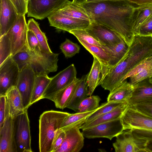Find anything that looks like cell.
Listing matches in <instances>:
<instances>
[{
	"label": "cell",
	"mask_w": 152,
	"mask_h": 152,
	"mask_svg": "<svg viewBox=\"0 0 152 152\" xmlns=\"http://www.w3.org/2000/svg\"><path fill=\"white\" fill-rule=\"evenodd\" d=\"M149 81L151 83H152V77L149 79Z\"/></svg>",
	"instance_id": "cell-51"
},
{
	"label": "cell",
	"mask_w": 152,
	"mask_h": 152,
	"mask_svg": "<svg viewBox=\"0 0 152 152\" xmlns=\"http://www.w3.org/2000/svg\"><path fill=\"white\" fill-rule=\"evenodd\" d=\"M93 62L89 73L87 75L86 84L88 96H91L96 88L100 85L101 77V66L99 60L93 56Z\"/></svg>",
	"instance_id": "cell-25"
},
{
	"label": "cell",
	"mask_w": 152,
	"mask_h": 152,
	"mask_svg": "<svg viewBox=\"0 0 152 152\" xmlns=\"http://www.w3.org/2000/svg\"><path fill=\"white\" fill-rule=\"evenodd\" d=\"M70 113L54 110L44 112L39 120V149L40 152H52L53 141L57 131Z\"/></svg>",
	"instance_id": "cell-4"
},
{
	"label": "cell",
	"mask_w": 152,
	"mask_h": 152,
	"mask_svg": "<svg viewBox=\"0 0 152 152\" xmlns=\"http://www.w3.org/2000/svg\"><path fill=\"white\" fill-rule=\"evenodd\" d=\"M5 95L9 113L12 118H14L26 110L24 108L20 94L16 86L10 88Z\"/></svg>",
	"instance_id": "cell-22"
},
{
	"label": "cell",
	"mask_w": 152,
	"mask_h": 152,
	"mask_svg": "<svg viewBox=\"0 0 152 152\" xmlns=\"http://www.w3.org/2000/svg\"><path fill=\"white\" fill-rule=\"evenodd\" d=\"M86 78L87 75H84L80 78V80L67 108L76 112L80 103L88 97L86 84Z\"/></svg>",
	"instance_id": "cell-27"
},
{
	"label": "cell",
	"mask_w": 152,
	"mask_h": 152,
	"mask_svg": "<svg viewBox=\"0 0 152 152\" xmlns=\"http://www.w3.org/2000/svg\"><path fill=\"white\" fill-rule=\"evenodd\" d=\"M136 35L152 37V15L141 24Z\"/></svg>",
	"instance_id": "cell-41"
},
{
	"label": "cell",
	"mask_w": 152,
	"mask_h": 152,
	"mask_svg": "<svg viewBox=\"0 0 152 152\" xmlns=\"http://www.w3.org/2000/svg\"><path fill=\"white\" fill-rule=\"evenodd\" d=\"M47 18L50 26L69 32L74 29H87L91 24L90 21L74 18L58 11Z\"/></svg>",
	"instance_id": "cell-14"
},
{
	"label": "cell",
	"mask_w": 152,
	"mask_h": 152,
	"mask_svg": "<svg viewBox=\"0 0 152 152\" xmlns=\"http://www.w3.org/2000/svg\"><path fill=\"white\" fill-rule=\"evenodd\" d=\"M77 39L86 50L99 61L102 69L100 84L110 70L109 62L110 58L109 56L101 46L89 44L82 39Z\"/></svg>",
	"instance_id": "cell-20"
},
{
	"label": "cell",
	"mask_w": 152,
	"mask_h": 152,
	"mask_svg": "<svg viewBox=\"0 0 152 152\" xmlns=\"http://www.w3.org/2000/svg\"><path fill=\"white\" fill-rule=\"evenodd\" d=\"M128 106V103L126 102L111 112L99 116L92 121L84 123L79 126V128L83 130L102 123L120 118Z\"/></svg>",
	"instance_id": "cell-26"
},
{
	"label": "cell",
	"mask_w": 152,
	"mask_h": 152,
	"mask_svg": "<svg viewBox=\"0 0 152 152\" xmlns=\"http://www.w3.org/2000/svg\"><path fill=\"white\" fill-rule=\"evenodd\" d=\"M59 54L45 53L42 55H36L30 51L26 45L20 52L12 56L20 70L26 65L29 66L36 76L48 75L56 72Z\"/></svg>",
	"instance_id": "cell-3"
},
{
	"label": "cell",
	"mask_w": 152,
	"mask_h": 152,
	"mask_svg": "<svg viewBox=\"0 0 152 152\" xmlns=\"http://www.w3.org/2000/svg\"><path fill=\"white\" fill-rule=\"evenodd\" d=\"M101 47L109 57L110 70L115 66L121 61L129 48V46L123 40L113 46L101 45Z\"/></svg>",
	"instance_id": "cell-23"
},
{
	"label": "cell",
	"mask_w": 152,
	"mask_h": 152,
	"mask_svg": "<svg viewBox=\"0 0 152 152\" xmlns=\"http://www.w3.org/2000/svg\"><path fill=\"white\" fill-rule=\"evenodd\" d=\"M36 76L34 71L27 65L20 70L16 86L21 96L25 110H27L30 107Z\"/></svg>",
	"instance_id": "cell-11"
},
{
	"label": "cell",
	"mask_w": 152,
	"mask_h": 152,
	"mask_svg": "<svg viewBox=\"0 0 152 152\" xmlns=\"http://www.w3.org/2000/svg\"><path fill=\"white\" fill-rule=\"evenodd\" d=\"M152 77V66H150L135 75L130 77V82L133 86L145 80Z\"/></svg>",
	"instance_id": "cell-39"
},
{
	"label": "cell",
	"mask_w": 152,
	"mask_h": 152,
	"mask_svg": "<svg viewBox=\"0 0 152 152\" xmlns=\"http://www.w3.org/2000/svg\"><path fill=\"white\" fill-rule=\"evenodd\" d=\"M26 46L31 52L38 55H42L45 53L43 52L39 42L34 33L28 30L27 33Z\"/></svg>",
	"instance_id": "cell-34"
},
{
	"label": "cell",
	"mask_w": 152,
	"mask_h": 152,
	"mask_svg": "<svg viewBox=\"0 0 152 152\" xmlns=\"http://www.w3.org/2000/svg\"><path fill=\"white\" fill-rule=\"evenodd\" d=\"M87 29L101 45L113 46L123 40L114 31L96 23L91 22L90 25Z\"/></svg>",
	"instance_id": "cell-16"
},
{
	"label": "cell",
	"mask_w": 152,
	"mask_h": 152,
	"mask_svg": "<svg viewBox=\"0 0 152 152\" xmlns=\"http://www.w3.org/2000/svg\"><path fill=\"white\" fill-rule=\"evenodd\" d=\"M151 66H152V56L143 59L135 66L125 76L124 78V81L127 78L136 75L142 70Z\"/></svg>",
	"instance_id": "cell-38"
},
{
	"label": "cell",
	"mask_w": 152,
	"mask_h": 152,
	"mask_svg": "<svg viewBox=\"0 0 152 152\" xmlns=\"http://www.w3.org/2000/svg\"><path fill=\"white\" fill-rule=\"evenodd\" d=\"M84 136L88 139L105 138L111 140L124 130L120 118L83 129Z\"/></svg>",
	"instance_id": "cell-8"
},
{
	"label": "cell",
	"mask_w": 152,
	"mask_h": 152,
	"mask_svg": "<svg viewBox=\"0 0 152 152\" xmlns=\"http://www.w3.org/2000/svg\"><path fill=\"white\" fill-rule=\"evenodd\" d=\"M20 70L11 55L0 65V96L16 86Z\"/></svg>",
	"instance_id": "cell-10"
},
{
	"label": "cell",
	"mask_w": 152,
	"mask_h": 152,
	"mask_svg": "<svg viewBox=\"0 0 152 152\" xmlns=\"http://www.w3.org/2000/svg\"><path fill=\"white\" fill-rule=\"evenodd\" d=\"M69 33L74 35L77 39L83 40L91 44L101 46L100 43L87 29H74Z\"/></svg>",
	"instance_id": "cell-35"
},
{
	"label": "cell",
	"mask_w": 152,
	"mask_h": 152,
	"mask_svg": "<svg viewBox=\"0 0 152 152\" xmlns=\"http://www.w3.org/2000/svg\"><path fill=\"white\" fill-rule=\"evenodd\" d=\"M18 151L32 152L30 122L27 110L14 118Z\"/></svg>",
	"instance_id": "cell-6"
},
{
	"label": "cell",
	"mask_w": 152,
	"mask_h": 152,
	"mask_svg": "<svg viewBox=\"0 0 152 152\" xmlns=\"http://www.w3.org/2000/svg\"><path fill=\"white\" fill-rule=\"evenodd\" d=\"M113 146L116 152H147V141L137 138L131 130L123 131L116 137Z\"/></svg>",
	"instance_id": "cell-13"
},
{
	"label": "cell",
	"mask_w": 152,
	"mask_h": 152,
	"mask_svg": "<svg viewBox=\"0 0 152 152\" xmlns=\"http://www.w3.org/2000/svg\"><path fill=\"white\" fill-rule=\"evenodd\" d=\"M152 15V4L134 8L132 17V28L134 36L143 23Z\"/></svg>",
	"instance_id": "cell-28"
},
{
	"label": "cell",
	"mask_w": 152,
	"mask_h": 152,
	"mask_svg": "<svg viewBox=\"0 0 152 152\" xmlns=\"http://www.w3.org/2000/svg\"><path fill=\"white\" fill-rule=\"evenodd\" d=\"M57 11L74 18L90 21L89 17L84 9L80 4L72 1H69L64 6Z\"/></svg>",
	"instance_id": "cell-31"
},
{
	"label": "cell",
	"mask_w": 152,
	"mask_h": 152,
	"mask_svg": "<svg viewBox=\"0 0 152 152\" xmlns=\"http://www.w3.org/2000/svg\"><path fill=\"white\" fill-rule=\"evenodd\" d=\"M16 8L18 13L25 15L27 13L28 2L25 0H10Z\"/></svg>",
	"instance_id": "cell-46"
},
{
	"label": "cell",
	"mask_w": 152,
	"mask_h": 152,
	"mask_svg": "<svg viewBox=\"0 0 152 152\" xmlns=\"http://www.w3.org/2000/svg\"><path fill=\"white\" fill-rule=\"evenodd\" d=\"M27 2H28V1L29 0H25Z\"/></svg>",
	"instance_id": "cell-52"
},
{
	"label": "cell",
	"mask_w": 152,
	"mask_h": 152,
	"mask_svg": "<svg viewBox=\"0 0 152 152\" xmlns=\"http://www.w3.org/2000/svg\"><path fill=\"white\" fill-rule=\"evenodd\" d=\"M100 107V106L97 109L90 111L70 114L64 120L59 129L64 130L76 126H80L85 122L89 116L97 110Z\"/></svg>",
	"instance_id": "cell-30"
},
{
	"label": "cell",
	"mask_w": 152,
	"mask_h": 152,
	"mask_svg": "<svg viewBox=\"0 0 152 152\" xmlns=\"http://www.w3.org/2000/svg\"><path fill=\"white\" fill-rule=\"evenodd\" d=\"M86 0H73L72 1L78 4H80L85 2Z\"/></svg>",
	"instance_id": "cell-50"
},
{
	"label": "cell",
	"mask_w": 152,
	"mask_h": 152,
	"mask_svg": "<svg viewBox=\"0 0 152 152\" xmlns=\"http://www.w3.org/2000/svg\"><path fill=\"white\" fill-rule=\"evenodd\" d=\"M69 0H29L27 16L42 20L58 11Z\"/></svg>",
	"instance_id": "cell-5"
},
{
	"label": "cell",
	"mask_w": 152,
	"mask_h": 152,
	"mask_svg": "<svg viewBox=\"0 0 152 152\" xmlns=\"http://www.w3.org/2000/svg\"><path fill=\"white\" fill-rule=\"evenodd\" d=\"M65 137V132L62 130L58 129L56 132L52 147V152H56L62 143Z\"/></svg>",
	"instance_id": "cell-44"
},
{
	"label": "cell",
	"mask_w": 152,
	"mask_h": 152,
	"mask_svg": "<svg viewBox=\"0 0 152 152\" xmlns=\"http://www.w3.org/2000/svg\"><path fill=\"white\" fill-rule=\"evenodd\" d=\"M133 89V86L125 80L110 91L107 98V101L128 103L132 96Z\"/></svg>",
	"instance_id": "cell-24"
},
{
	"label": "cell",
	"mask_w": 152,
	"mask_h": 152,
	"mask_svg": "<svg viewBox=\"0 0 152 152\" xmlns=\"http://www.w3.org/2000/svg\"><path fill=\"white\" fill-rule=\"evenodd\" d=\"M147 141L146 145L147 152H152V140Z\"/></svg>",
	"instance_id": "cell-48"
},
{
	"label": "cell",
	"mask_w": 152,
	"mask_h": 152,
	"mask_svg": "<svg viewBox=\"0 0 152 152\" xmlns=\"http://www.w3.org/2000/svg\"><path fill=\"white\" fill-rule=\"evenodd\" d=\"M11 55L10 42L5 34L0 37V65Z\"/></svg>",
	"instance_id": "cell-36"
},
{
	"label": "cell",
	"mask_w": 152,
	"mask_h": 152,
	"mask_svg": "<svg viewBox=\"0 0 152 152\" xmlns=\"http://www.w3.org/2000/svg\"><path fill=\"white\" fill-rule=\"evenodd\" d=\"M9 111L5 95L0 96V128L4 124Z\"/></svg>",
	"instance_id": "cell-43"
},
{
	"label": "cell",
	"mask_w": 152,
	"mask_h": 152,
	"mask_svg": "<svg viewBox=\"0 0 152 152\" xmlns=\"http://www.w3.org/2000/svg\"><path fill=\"white\" fill-rule=\"evenodd\" d=\"M27 26L28 30H31L34 34L42 51L47 53L53 52L48 45L46 35L40 29L38 23L33 18H31L28 21Z\"/></svg>",
	"instance_id": "cell-32"
},
{
	"label": "cell",
	"mask_w": 152,
	"mask_h": 152,
	"mask_svg": "<svg viewBox=\"0 0 152 152\" xmlns=\"http://www.w3.org/2000/svg\"><path fill=\"white\" fill-rule=\"evenodd\" d=\"M77 73L75 66L72 64L52 77L42 99H49L57 92L77 79Z\"/></svg>",
	"instance_id": "cell-9"
},
{
	"label": "cell",
	"mask_w": 152,
	"mask_h": 152,
	"mask_svg": "<svg viewBox=\"0 0 152 152\" xmlns=\"http://www.w3.org/2000/svg\"><path fill=\"white\" fill-rule=\"evenodd\" d=\"M133 87L132 96L128 102V105L152 100V83L149 79L138 83Z\"/></svg>",
	"instance_id": "cell-19"
},
{
	"label": "cell",
	"mask_w": 152,
	"mask_h": 152,
	"mask_svg": "<svg viewBox=\"0 0 152 152\" xmlns=\"http://www.w3.org/2000/svg\"><path fill=\"white\" fill-rule=\"evenodd\" d=\"M152 56V37L134 36L121 61L110 69L100 85L105 90L111 91L124 81L126 74L143 59Z\"/></svg>",
	"instance_id": "cell-2"
},
{
	"label": "cell",
	"mask_w": 152,
	"mask_h": 152,
	"mask_svg": "<svg viewBox=\"0 0 152 152\" xmlns=\"http://www.w3.org/2000/svg\"><path fill=\"white\" fill-rule=\"evenodd\" d=\"M19 15L10 0H0V37L6 34Z\"/></svg>",
	"instance_id": "cell-17"
},
{
	"label": "cell",
	"mask_w": 152,
	"mask_h": 152,
	"mask_svg": "<svg viewBox=\"0 0 152 152\" xmlns=\"http://www.w3.org/2000/svg\"><path fill=\"white\" fill-rule=\"evenodd\" d=\"M65 138L56 152H78L84 145V136L80 131L79 126H76L64 130Z\"/></svg>",
	"instance_id": "cell-18"
},
{
	"label": "cell",
	"mask_w": 152,
	"mask_h": 152,
	"mask_svg": "<svg viewBox=\"0 0 152 152\" xmlns=\"http://www.w3.org/2000/svg\"><path fill=\"white\" fill-rule=\"evenodd\" d=\"M60 48L66 58H71L79 53L80 46L77 44L66 39L60 46Z\"/></svg>",
	"instance_id": "cell-37"
},
{
	"label": "cell",
	"mask_w": 152,
	"mask_h": 152,
	"mask_svg": "<svg viewBox=\"0 0 152 152\" xmlns=\"http://www.w3.org/2000/svg\"><path fill=\"white\" fill-rule=\"evenodd\" d=\"M80 78H78L56 93L49 100L53 102L56 107L63 110L67 108Z\"/></svg>",
	"instance_id": "cell-21"
},
{
	"label": "cell",
	"mask_w": 152,
	"mask_h": 152,
	"mask_svg": "<svg viewBox=\"0 0 152 152\" xmlns=\"http://www.w3.org/2000/svg\"><path fill=\"white\" fill-rule=\"evenodd\" d=\"M131 130L133 134L137 138L146 141L152 140V131L138 129Z\"/></svg>",
	"instance_id": "cell-45"
},
{
	"label": "cell",
	"mask_w": 152,
	"mask_h": 152,
	"mask_svg": "<svg viewBox=\"0 0 152 152\" xmlns=\"http://www.w3.org/2000/svg\"><path fill=\"white\" fill-rule=\"evenodd\" d=\"M101 99L98 96H91L90 99L85 106L77 113H82L90 111L97 109L99 106Z\"/></svg>",
	"instance_id": "cell-42"
},
{
	"label": "cell",
	"mask_w": 152,
	"mask_h": 152,
	"mask_svg": "<svg viewBox=\"0 0 152 152\" xmlns=\"http://www.w3.org/2000/svg\"><path fill=\"white\" fill-rule=\"evenodd\" d=\"M135 7L152 4V0H125Z\"/></svg>",
	"instance_id": "cell-47"
},
{
	"label": "cell",
	"mask_w": 152,
	"mask_h": 152,
	"mask_svg": "<svg viewBox=\"0 0 152 152\" xmlns=\"http://www.w3.org/2000/svg\"><path fill=\"white\" fill-rule=\"evenodd\" d=\"M118 0H86L85 2H98L105 1H115Z\"/></svg>",
	"instance_id": "cell-49"
},
{
	"label": "cell",
	"mask_w": 152,
	"mask_h": 152,
	"mask_svg": "<svg viewBox=\"0 0 152 152\" xmlns=\"http://www.w3.org/2000/svg\"><path fill=\"white\" fill-rule=\"evenodd\" d=\"M15 138V119L7 112L0 128V152H18Z\"/></svg>",
	"instance_id": "cell-15"
},
{
	"label": "cell",
	"mask_w": 152,
	"mask_h": 152,
	"mask_svg": "<svg viewBox=\"0 0 152 152\" xmlns=\"http://www.w3.org/2000/svg\"><path fill=\"white\" fill-rule=\"evenodd\" d=\"M28 30L25 15H20L16 22L6 34L10 42L12 56L20 52L26 45Z\"/></svg>",
	"instance_id": "cell-12"
},
{
	"label": "cell",
	"mask_w": 152,
	"mask_h": 152,
	"mask_svg": "<svg viewBox=\"0 0 152 152\" xmlns=\"http://www.w3.org/2000/svg\"><path fill=\"white\" fill-rule=\"evenodd\" d=\"M126 102L107 101L102 104L97 110L89 116L84 123L92 121L99 116L111 112Z\"/></svg>",
	"instance_id": "cell-33"
},
{
	"label": "cell",
	"mask_w": 152,
	"mask_h": 152,
	"mask_svg": "<svg viewBox=\"0 0 152 152\" xmlns=\"http://www.w3.org/2000/svg\"><path fill=\"white\" fill-rule=\"evenodd\" d=\"M120 119L124 130L138 129L152 131V117L128 106Z\"/></svg>",
	"instance_id": "cell-7"
},
{
	"label": "cell",
	"mask_w": 152,
	"mask_h": 152,
	"mask_svg": "<svg viewBox=\"0 0 152 152\" xmlns=\"http://www.w3.org/2000/svg\"><path fill=\"white\" fill-rule=\"evenodd\" d=\"M128 106L152 117V100L128 105Z\"/></svg>",
	"instance_id": "cell-40"
},
{
	"label": "cell",
	"mask_w": 152,
	"mask_h": 152,
	"mask_svg": "<svg viewBox=\"0 0 152 152\" xmlns=\"http://www.w3.org/2000/svg\"><path fill=\"white\" fill-rule=\"evenodd\" d=\"M80 5L86 11L91 22L114 31L129 47L131 45L134 36L132 20L135 7L132 5L125 0L85 2Z\"/></svg>",
	"instance_id": "cell-1"
},
{
	"label": "cell",
	"mask_w": 152,
	"mask_h": 152,
	"mask_svg": "<svg viewBox=\"0 0 152 152\" xmlns=\"http://www.w3.org/2000/svg\"><path fill=\"white\" fill-rule=\"evenodd\" d=\"M51 77L48 75L36 76L31 97L30 106L42 99V95Z\"/></svg>",
	"instance_id": "cell-29"
}]
</instances>
